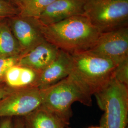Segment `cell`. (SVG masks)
Segmentation results:
<instances>
[{"label":"cell","mask_w":128,"mask_h":128,"mask_svg":"<svg viewBox=\"0 0 128 128\" xmlns=\"http://www.w3.org/2000/svg\"><path fill=\"white\" fill-rule=\"evenodd\" d=\"M35 20L46 41L69 54L89 50L102 33L83 15L48 26Z\"/></svg>","instance_id":"obj_1"},{"label":"cell","mask_w":128,"mask_h":128,"mask_svg":"<svg viewBox=\"0 0 128 128\" xmlns=\"http://www.w3.org/2000/svg\"><path fill=\"white\" fill-rule=\"evenodd\" d=\"M70 54L73 65L69 76L92 96L105 87L114 78L115 69L119 64L88 51Z\"/></svg>","instance_id":"obj_2"},{"label":"cell","mask_w":128,"mask_h":128,"mask_svg":"<svg viewBox=\"0 0 128 128\" xmlns=\"http://www.w3.org/2000/svg\"><path fill=\"white\" fill-rule=\"evenodd\" d=\"M92 96L79 82L69 76L45 90L42 106L66 122L74 103L78 102L84 105L91 106Z\"/></svg>","instance_id":"obj_3"},{"label":"cell","mask_w":128,"mask_h":128,"mask_svg":"<svg viewBox=\"0 0 128 128\" xmlns=\"http://www.w3.org/2000/svg\"><path fill=\"white\" fill-rule=\"evenodd\" d=\"M104 112L103 128H126L128 114V87L113 78L94 94Z\"/></svg>","instance_id":"obj_4"},{"label":"cell","mask_w":128,"mask_h":128,"mask_svg":"<svg viewBox=\"0 0 128 128\" xmlns=\"http://www.w3.org/2000/svg\"><path fill=\"white\" fill-rule=\"evenodd\" d=\"M83 15L102 33L124 27L128 20V0H85Z\"/></svg>","instance_id":"obj_5"},{"label":"cell","mask_w":128,"mask_h":128,"mask_svg":"<svg viewBox=\"0 0 128 128\" xmlns=\"http://www.w3.org/2000/svg\"><path fill=\"white\" fill-rule=\"evenodd\" d=\"M44 96L37 87L14 90L0 100V117L27 116L41 107Z\"/></svg>","instance_id":"obj_6"},{"label":"cell","mask_w":128,"mask_h":128,"mask_svg":"<svg viewBox=\"0 0 128 128\" xmlns=\"http://www.w3.org/2000/svg\"><path fill=\"white\" fill-rule=\"evenodd\" d=\"M88 51L117 63L128 58V28L122 27L102 32Z\"/></svg>","instance_id":"obj_7"},{"label":"cell","mask_w":128,"mask_h":128,"mask_svg":"<svg viewBox=\"0 0 128 128\" xmlns=\"http://www.w3.org/2000/svg\"><path fill=\"white\" fill-rule=\"evenodd\" d=\"M7 20L21 48L22 55L45 40L34 18H24L18 15Z\"/></svg>","instance_id":"obj_8"},{"label":"cell","mask_w":128,"mask_h":128,"mask_svg":"<svg viewBox=\"0 0 128 128\" xmlns=\"http://www.w3.org/2000/svg\"><path fill=\"white\" fill-rule=\"evenodd\" d=\"M84 3L85 0H55L35 20L42 26H48L83 15Z\"/></svg>","instance_id":"obj_9"},{"label":"cell","mask_w":128,"mask_h":128,"mask_svg":"<svg viewBox=\"0 0 128 128\" xmlns=\"http://www.w3.org/2000/svg\"><path fill=\"white\" fill-rule=\"evenodd\" d=\"M72 65L71 54L60 50L56 58L40 73L36 87L46 90L60 82L69 76Z\"/></svg>","instance_id":"obj_10"},{"label":"cell","mask_w":128,"mask_h":128,"mask_svg":"<svg viewBox=\"0 0 128 128\" xmlns=\"http://www.w3.org/2000/svg\"><path fill=\"white\" fill-rule=\"evenodd\" d=\"M60 50L45 40L20 56L17 65L32 69L40 73L56 58Z\"/></svg>","instance_id":"obj_11"},{"label":"cell","mask_w":128,"mask_h":128,"mask_svg":"<svg viewBox=\"0 0 128 128\" xmlns=\"http://www.w3.org/2000/svg\"><path fill=\"white\" fill-rule=\"evenodd\" d=\"M40 73L32 69L15 65L8 70L4 82L13 90L36 87Z\"/></svg>","instance_id":"obj_12"},{"label":"cell","mask_w":128,"mask_h":128,"mask_svg":"<svg viewBox=\"0 0 128 128\" xmlns=\"http://www.w3.org/2000/svg\"><path fill=\"white\" fill-rule=\"evenodd\" d=\"M26 117L27 128H65L66 122L42 106Z\"/></svg>","instance_id":"obj_13"},{"label":"cell","mask_w":128,"mask_h":128,"mask_svg":"<svg viewBox=\"0 0 128 128\" xmlns=\"http://www.w3.org/2000/svg\"><path fill=\"white\" fill-rule=\"evenodd\" d=\"M22 51L7 18L0 20V58L20 56Z\"/></svg>","instance_id":"obj_14"},{"label":"cell","mask_w":128,"mask_h":128,"mask_svg":"<svg viewBox=\"0 0 128 128\" xmlns=\"http://www.w3.org/2000/svg\"><path fill=\"white\" fill-rule=\"evenodd\" d=\"M55 0H20L17 5L18 16L24 18H38Z\"/></svg>","instance_id":"obj_15"},{"label":"cell","mask_w":128,"mask_h":128,"mask_svg":"<svg viewBox=\"0 0 128 128\" xmlns=\"http://www.w3.org/2000/svg\"><path fill=\"white\" fill-rule=\"evenodd\" d=\"M114 78L118 82L128 87V58L117 65Z\"/></svg>","instance_id":"obj_16"},{"label":"cell","mask_w":128,"mask_h":128,"mask_svg":"<svg viewBox=\"0 0 128 128\" xmlns=\"http://www.w3.org/2000/svg\"><path fill=\"white\" fill-rule=\"evenodd\" d=\"M19 15L17 6L5 0H0V20L10 18Z\"/></svg>","instance_id":"obj_17"},{"label":"cell","mask_w":128,"mask_h":128,"mask_svg":"<svg viewBox=\"0 0 128 128\" xmlns=\"http://www.w3.org/2000/svg\"><path fill=\"white\" fill-rule=\"evenodd\" d=\"M20 57L0 58V83L4 82L8 70L14 66L17 65Z\"/></svg>","instance_id":"obj_18"},{"label":"cell","mask_w":128,"mask_h":128,"mask_svg":"<svg viewBox=\"0 0 128 128\" xmlns=\"http://www.w3.org/2000/svg\"><path fill=\"white\" fill-rule=\"evenodd\" d=\"M14 90L5 86L4 84V82L0 83V100L8 96Z\"/></svg>","instance_id":"obj_19"},{"label":"cell","mask_w":128,"mask_h":128,"mask_svg":"<svg viewBox=\"0 0 128 128\" xmlns=\"http://www.w3.org/2000/svg\"><path fill=\"white\" fill-rule=\"evenodd\" d=\"M0 128H13L12 122L10 119H6L0 125Z\"/></svg>","instance_id":"obj_20"},{"label":"cell","mask_w":128,"mask_h":128,"mask_svg":"<svg viewBox=\"0 0 128 128\" xmlns=\"http://www.w3.org/2000/svg\"><path fill=\"white\" fill-rule=\"evenodd\" d=\"M13 128H25L24 124L22 122H17L16 125L14 126V127Z\"/></svg>","instance_id":"obj_21"},{"label":"cell","mask_w":128,"mask_h":128,"mask_svg":"<svg viewBox=\"0 0 128 128\" xmlns=\"http://www.w3.org/2000/svg\"><path fill=\"white\" fill-rule=\"evenodd\" d=\"M7 0L8 2H10L14 4L16 6H17V5L18 4V3L20 2V0Z\"/></svg>","instance_id":"obj_22"},{"label":"cell","mask_w":128,"mask_h":128,"mask_svg":"<svg viewBox=\"0 0 128 128\" xmlns=\"http://www.w3.org/2000/svg\"><path fill=\"white\" fill-rule=\"evenodd\" d=\"M103 128V127L101 126L100 127H92V128Z\"/></svg>","instance_id":"obj_23"}]
</instances>
